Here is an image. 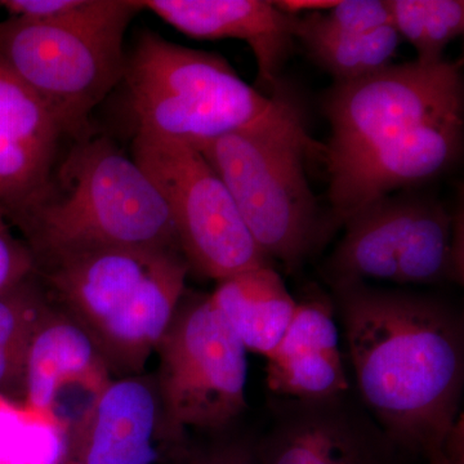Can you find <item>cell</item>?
Masks as SVG:
<instances>
[{
    "instance_id": "1",
    "label": "cell",
    "mask_w": 464,
    "mask_h": 464,
    "mask_svg": "<svg viewBox=\"0 0 464 464\" xmlns=\"http://www.w3.org/2000/svg\"><path fill=\"white\" fill-rule=\"evenodd\" d=\"M332 286L365 411L405 456L442 449L462 415V316L426 295Z\"/></svg>"
},
{
    "instance_id": "2",
    "label": "cell",
    "mask_w": 464,
    "mask_h": 464,
    "mask_svg": "<svg viewBox=\"0 0 464 464\" xmlns=\"http://www.w3.org/2000/svg\"><path fill=\"white\" fill-rule=\"evenodd\" d=\"M9 224L35 264L105 246L181 250L158 186L108 137L79 139L41 197Z\"/></svg>"
},
{
    "instance_id": "3",
    "label": "cell",
    "mask_w": 464,
    "mask_h": 464,
    "mask_svg": "<svg viewBox=\"0 0 464 464\" xmlns=\"http://www.w3.org/2000/svg\"><path fill=\"white\" fill-rule=\"evenodd\" d=\"M190 267L179 249L105 246L36 262L52 304L90 333L110 369L139 373L166 334Z\"/></svg>"
},
{
    "instance_id": "4",
    "label": "cell",
    "mask_w": 464,
    "mask_h": 464,
    "mask_svg": "<svg viewBox=\"0 0 464 464\" xmlns=\"http://www.w3.org/2000/svg\"><path fill=\"white\" fill-rule=\"evenodd\" d=\"M123 83L136 133L199 146L227 134L306 127L285 96H265L224 57L143 30L125 60Z\"/></svg>"
},
{
    "instance_id": "5",
    "label": "cell",
    "mask_w": 464,
    "mask_h": 464,
    "mask_svg": "<svg viewBox=\"0 0 464 464\" xmlns=\"http://www.w3.org/2000/svg\"><path fill=\"white\" fill-rule=\"evenodd\" d=\"M230 191L246 227L268 259L295 273L335 231L304 172L323 145L306 127L240 132L194 146Z\"/></svg>"
},
{
    "instance_id": "6",
    "label": "cell",
    "mask_w": 464,
    "mask_h": 464,
    "mask_svg": "<svg viewBox=\"0 0 464 464\" xmlns=\"http://www.w3.org/2000/svg\"><path fill=\"white\" fill-rule=\"evenodd\" d=\"M344 227L326 266L331 285L463 283L462 221L438 201L387 195L360 209Z\"/></svg>"
},
{
    "instance_id": "7",
    "label": "cell",
    "mask_w": 464,
    "mask_h": 464,
    "mask_svg": "<svg viewBox=\"0 0 464 464\" xmlns=\"http://www.w3.org/2000/svg\"><path fill=\"white\" fill-rule=\"evenodd\" d=\"M130 24L0 21V60L35 92L70 136H87L88 119L124 76Z\"/></svg>"
},
{
    "instance_id": "8",
    "label": "cell",
    "mask_w": 464,
    "mask_h": 464,
    "mask_svg": "<svg viewBox=\"0 0 464 464\" xmlns=\"http://www.w3.org/2000/svg\"><path fill=\"white\" fill-rule=\"evenodd\" d=\"M157 353L155 381L168 426L222 430L246 408V350L210 295H183Z\"/></svg>"
},
{
    "instance_id": "9",
    "label": "cell",
    "mask_w": 464,
    "mask_h": 464,
    "mask_svg": "<svg viewBox=\"0 0 464 464\" xmlns=\"http://www.w3.org/2000/svg\"><path fill=\"white\" fill-rule=\"evenodd\" d=\"M464 109L462 63L391 65L334 83L324 99L331 137L322 150L329 179L417 125Z\"/></svg>"
},
{
    "instance_id": "10",
    "label": "cell",
    "mask_w": 464,
    "mask_h": 464,
    "mask_svg": "<svg viewBox=\"0 0 464 464\" xmlns=\"http://www.w3.org/2000/svg\"><path fill=\"white\" fill-rule=\"evenodd\" d=\"M133 159L158 186L190 270L217 282L271 266L224 181L199 150L136 133Z\"/></svg>"
},
{
    "instance_id": "11",
    "label": "cell",
    "mask_w": 464,
    "mask_h": 464,
    "mask_svg": "<svg viewBox=\"0 0 464 464\" xmlns=\"http://www.w3.org/2000/svg\"><path fill=\"white\" fill-rule=\"evenodd\" d=\"M253 441L256 464H402L401 450L347 393L317 401L275 398Z\"/></svg>"
},
{
    "instance_id": "12",
    "label": "cell",
    "mask_w": 464,
    "mask_h": 464,
    "mask_svg": "<svg viewBox=\"0 0 464 464\" xmlns=\"http://www.w3.org/2000/svg\"><path fill=\"white\" fill-rule=\"evenodd\" d=\"M168 426L157 383L132 375L110 381L69 429L63 464H160Z\"/></svg>"
},
{
    "instance_id": "13",
    "label": "cell",
    "mask_w": 464,
    "mask_h": 464,
    "mask_svg": "<svg viewBox=\"0 0 464 464\" xmlns=\"http://www.w3.org/2000/svg\"><path fill=\"white\" fill-rule=\"evenodd\" d=\"M464 109L417 125L329 179L328 198L335 230L360 209L398 188L430 181L459 160Z\"/></svg>"
},
{
    "instance_id": "14",
    "label": "cell",
    "mask_w": 464,
    "mask_h": 464,
    "mask_svg": "<svg viewBox=\"0 0 464 464\" xmlns=\"http://www.w3.org/2000/svg\"><path fill=\"white\" fill-rule=\"evenodd\" d=\"M65 134L47 103L0 60V208L8 222L47 188Z\"/></svg>"
},
{
    "instance_id": "15",
    "label": "cell",
    "mask_w": 464,
    "mask_h": 464,
    "mask_svg": "<svg viewBox=\"0 0 464 464\" xmlns=\"http://www.w3.org/2000/svg\"><path fill=\"white\" fill-rule=\"evenodd\" d=\"M174 29L200 41L237 39L255 54L259 83L277 94L280 74L295 47L297 14L265 0H140Z\"/></svg>"
},
{
    "instance_id": "16",
    "label": "cell",
    "mask_w": 464,
    "mask_h": 464,
    "mask_svg": "<svg viewBox=\"0 0 464 464\" xmlns=\"http://www.w3.org/2000/svg\"><path fill=\"white\" fill-rule=\"evenodd\" d=\"M331 299L322 295L297 302L295 315L267 356L266 383L275 398L317 401L350 391Z\"/></svg>"
},
{
    "instance_id": "17",
    "label": "cell",
    "mask_w": 464,
    "mask_h": 464,
    "mask_svg": "<svg viewBox=\"0 0 464 464\" xmlns=\"http://www.w3.org/2000/svg\"><path fill=\"white\" fill-rule=\"evenodd\" d=\"M110 371L90 333L50 301L27 350L21 402L56 418L61 396L72 389L96 396Z\"/></svg>"
},
{
    "instance_id": "18",
    "label": "cell",
    "mask_w": 464,
    "mask_h": 464,
    "mask_svg": "<svg viewBox=\"0 0 464 464\" xmlns=\"http://www.w3.org/2000/svg\"><path fill=\"white\" fill-rule=\"evenodd\" d=\"M210 299L246 350L266 357L282 341L297 307L273 266L221 280Z\"/></svg>"
},
{
    "instance_id": "19",
    "label": "cell",
    "mask_w": 464,
    "mask_h": 464,
    "mask_svg": "<svg viewBox=\"0 0 464 464\" xmlns=\"http://www.w3.org/2000/svg\"><path fill=\"white\" fill-rule=\"evenodd\" d=\"M295 38L335 83L356 81L392 65L401 43L392 25L365 34L338 32L323 23L319 12L297 14Z\"/></svg>"
},
{
    "instance_id": "20",
    "label": "cell",
    "mask_w": 464,
    "mask_h": 464,
    "mask_svg": "<svg viewBox=\"0 0 464 464\" xmlns=\"http://www.w3.org/2000/svg\"><path fill=\"white\" fill-rule=\"evenodd\" d=\"M50 304L36 273L0 295V396L21 401L27 350Z\"/></svg>"
},
{
    "instance_id": "21",
    "label": "cell",
    "mask_w": 464,
    "mask_h": 464,
    "mask_svg": "<svg viewBox=\"0 0 464 464\" xmlns=\"http://www.w3.org/2000/svg\"><path fill=\"white\" fill-rule=\"evenodd\" d=\"M67 445L65 424L0 396V464H63Z\"/></svg>"
},
{
    "instance_id": "22",
    "label": "cell",
    "mask_w": 464,
    "mask_h": 464,
    "mask_svg": "<svg viewBox=\"0 0 464 464\" xmlns=\"http://www.w3.org/2000/svg\"><path fill=\"white\" fill-rule=\"evenodd\" d=\"M391 21L396 32L413 45L418 63L444 60L449 43L462 35V0H391Z\"/></svg>"
},
{
    "instance_id": "23",
    "label": "cell",
    "mask_w": 464,
    "mask_h": 464,
    "mask_svg": "<svg viewBox=\"0 0 464 464\" xmlns=\"http://www.w3.org/2000/svg\"><path fill=\"white\" fill-rule=\"evenodd\" d=\"M8 18L36 24H130L136 0H0Z\"/></svg>"
},
{
    "instance_id": "24",
    "label": "cell",
    "mask_w": 464,
    "mask_h": 464,
    "mask_svg": "<svg viewBox=\"0 0 464 464\" xmlns=\"http://www.w3.org/2000/svg\"><path fill=\"white\" fill-rule=\"evenodd\" d=\"M319 14L326 26L343 33L365 34L392 25L384 0H343Z\"/></svg>"
},
{
    "instance_id": "25",
    "label": "cell",
    "mask_w": 464,
    "mask_h": 464,
    "mask_svg": "<svg viewBox=\"0 0 464 464\" xmlns=\"http://www.w3.org/2000/svg\"><path fill=\"white\" fill-rule=\"evenodd\" d=\"M35 273V259L25 241L18 240L0 208V295Z\"/></svg>"
},
{
    "instance_id": "26",
    "label": "cell",
    "mask_w": 464,
    "mask_h": 464,
    "mask_svg": "<svg viewBox=\"0 0 464 464\" xmlns=\"http://www.w3.org/2000/svg\"><path fill=\"white\" fill-rule=\"evenodd\" d=\"M194 464H256L252 440L237 439L219 442L198 456Z\"/></svg>"
},
{
    "instance_id": "27",
    "label": "cell",
    "mask_w": 464,
    "mask_h": 464,
    "mask_svg": "<svg viewBox=\"0 0 464 464\" xmlns=\"http://www.w3.org/2000/svg\"><path fill=\"white\" fill-rule=\"evenodd\" d=\"M429 464H464V456H454L449 454L444 449L433 451L427 457Z\"/></svg>"
}]
</instances>
